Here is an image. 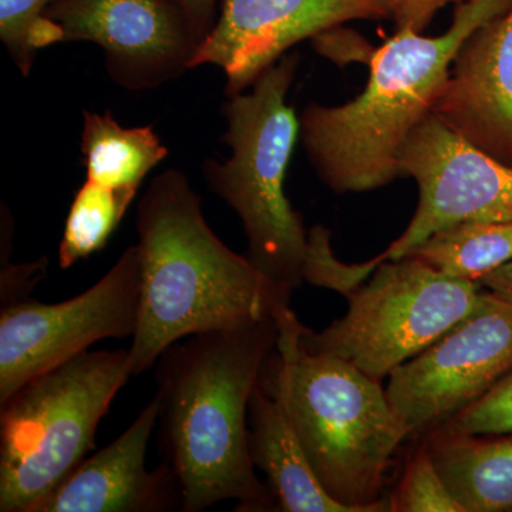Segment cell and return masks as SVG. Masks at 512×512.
<instances>
[{"instance_id":"6da1fadb","label":"cell","mask_w":512,"mask_h":512,"mask_svg":"<svg viewBox=\"0 0 512 512\" xmlns=\"http://www.w3.org/2000/svg\"><path fill=\"white\" fill-rule=\"evenodd\" d=\"M275 313L237 328L210 330L171 345L156 380L161 450L184 512L221 501L237 511H275L249 453V402L278 342Z\"/></svg>"},{"instance_id":"7a4b0ae2","label":"cell","mask_w":512,"mask_h":512,"mask_svg":"<svg viewBox=\"0 0 512 512\" xmlns=\"http://www.w3.org/2000/svg\"><path fill=\"white\" fill-rule=\"evenodd\" d=\"M137 234L143 284L128 349L133 376L147 372L178 340L247 325L291 305L248 256L215 235L181 171L154 178L138 204Z\"/></svg>"},{"instance_id":"3957f363","label":"cell","mask_w":512,"mask_h":512,"mask_svg":"<svg viewBox=\"0 0 512 512\" xmlns=\"http://www.w3.org/2000/svg\"><path fill=\"white\" fill-rule=\"evenodd\" d=\"M512 0L458 3L440 36L397 29L370 57L365 90L340 106L309 104L301 138L316 174L336 194L380 190L402 177L399 153L433 113L458 50L485 23L504 15Z\"/></svg>"},{"instance_id":"277c9868","label":"cell","mask_w":512,"mask_h":512,"mask_svg":"<svg viewBox=\"0 0 512 512\" xmlns=\"http://www.w3.org/2000/svg\"><path fill=\"white\" fill-rule=\"evenodd\" d=\"M275 315L278 342L261 382L285 397L313 473L350 512H389L384 481L409 434L386 387L340 357L303 348L291 305Z\"/></svg>"},{"instance_id":"5b68a950","label":"cell","mask_w":512,"mask_h":512,"mask_svg":"<svg viewBox=\"0 0 512 512\" xmlns=\"http://www.w3.org/2000/svg\"><path fill=\"white\" fill-rule=\"evenodd\" d=\"M298 56L288 55L265 70L249 92L222 106L228 130L222 141L231 157L205 161V181L237 212L248 241V259L291 302L299 288L308 249L301 214L285 194V177L301 121L288 104Z\"/></svg>"},{"instance_id":"8992f818","label":"cell","mask_w":512,"mask_h":512,"mask_svg":"<svg viewBox=\"0 0 512 512\" xmlns=\"http://www.w3.org/2000/svg\"><path fill=\"white\" fill-rule=\"evenodd\" d=\"M131 375L127 350H86L0 404V511L33 512L94 448Z\"/></svg>"},{"instance_id":"52a82bcc","label":"cell","mask_w":512,"mask_h":512,"mask_svg":"<svg viewBox=\"0 0 512 512\" xmlns=\"http://www.w3.org/2000/svg\"><path fill=\"white\" fill-rule=\"evenodd\" d=\"M483 289L404 255L383 261L346 296L345 316L322 332L303 326L299 340L309 352L340 357L383 382L470 316Z\"/></svg>"},{"instance_id":"ba28073f","label":"cell","mask_w":512,"mask_h":512,"mask_svg":"<svg viewBox=\"0 0 512 512\" xmlns=\"http://www.w3.org/2000/svg\"><path fill=\"white\" fill-rule=\"evenodd\" d=\"M143 264L128 247L97 284L60 303L22 299L0 312V404L33 377L104 339L133 338L140 318Z\"/></svg>"},{"instance_id":"9c48e42d","label":"cell","mask_w":512,"mask_h":512,"mask_svg":"<svg viewBox=\"0 0 512 512\" xmlns=\"http://www.w3.org/2000/svg\"><path fill=\"white\" fill-rule=\"evenodd\" d=\"M512 369V303L483 289L474 312L387 377L409 434L421 439L473 406Z\"/></svg>"},{"instance_id":"30bf717a","label":"cell","mask_w":512,"mask_h":512,"mask_svg":"<svg viewBox=\"0 0 512 512\" xmlns=\"http://www.w3.org/2000/svg\"><path fill=\"white\" fill-rule=\"evenodd\" d=\"M402 177L419 187V204L402 235L379 255L399 259L443 229L512 220V168L468 143L431 113L399 153Z\"/></svg>"},{"instance_id":"8fae6325","label":"cell","mask_w":512,"mask_h":512,"mask_svg":"<svg viewBox=\"0 0 512 512\" xmlns=\"http://www.w3.org/2000/svg\"><path fill=\"white\" fill-rule=\"evenodd\" d=\"M45 16L63 42L99 45L110 79L134 92L191 70L202 43L178 0H55Z\"/></svg>"},{"instance_id":"7c38bea8","label":"cell","mask_w":512,"mask_h":512,"mask_svg":"<svg viewBox=\"0 0 512 512\" xmlns=\"http://www.w3.org/2000/svg\"><path fill=\"white\" fill-rule=\"evenodd\" d=\"M386 18H392V0H224L192 69L221 67L225 93L235 96L303 40L353 20Z\"/></svg>"},{"instance_id":"4fadbf2b","label":"cell","mask_w":512,"mask_h":512,"mask_svg":"<svg viewBox=\"0 0 512 512\" xmlns=\"http://www.w3.org/2000/svg\"><path fill=\"white\" fill-rule=\"evenodd\" d=\"M158 412L154 397L120 437L84 458L33 512L183 511L180 487L167 464L156 471L146 466Z\"/></svg>"},{"instance_id":"5bb4252c","label":"cell","mask_w":512,"mask_h":512,"mask_svg":"<svg viewBox=\"0 0 512 512\" xmlns=\"http://www.w3.org/2000/svg\"><path fill=\"white\" fill-rule=\"evenodd\" d=\"M433 113L512 168V6L460 47Z\"/></svg>"},{"instance_id":"9a60e30c","label":"cell","mask_w":512,"mask_h":512,"mask_svg":"<svg viewBox=\"0 0 512 512\" xmlns=\"http://www.w3.org/2000/svg\"><path fill=\"white\" fill-rule=\"evenodd\" d=\"M249 453L268 480L275 511L350 512L313 473L285 397L259 379L249 402Z\"/></svg>"},{"instance_id":"2e32d148","label":"cell","mask_w":512,"mask_h":512,"mask_svg":"<svg viewBox=\"0 0 512 512\" xmlns=\"http://www.w3.org/2000/svg\"><path fill=\"white\" fill-rule=\"evenodd\" d=\"M421 441L463 512H512V431L474 434L437 427Z\"/></svg>"},{"instance_id":"e0dca14e","label":"cell","mask_w":512,"mask_h":512,"mask_svg":"<svg viewBox=\"0 0 512 512\" xmlns=\"http://www.w3.org/2000/svg\"><path fill=\"white\" fill-rule=\"evenodd\" d=\"M82 153L87 181L111 188H140L168 156L153 127L127 128L104 114L83 111Z\"/></svg>"},{"instance_id":"ac0fdd59","label":"cell","mask_w":512,"mask_h":512,"mask_svg":"<svg viewBox=\"0 0 512 512\" xmlns=\"http://www.w3.org/2000/svg\"><path fill=\"white\" fill-rule=\"evenodd\" d=\"M414 255L451 278L480 282L512 259V220L467 222L421 242Z\"/></svg>"},{"instance_id":"d6986e66","label":"cell","mask_w":512,"mask_h":512,"mask_svg":"<svg viewBox=\"0 0 512 512\" xmlns=\"http://www.w3.org/2000/svg\"><path fill=\"white\" fill-rule=\"evenodd\" d=\"M136 188H111L87 181L74 195L59 248L67 269L106 247L137 195Z\"/></svg>"},{"instance_id":"ffe728a7","label":"cell","mask_w":512,"mask_h":512,"mask_svg":"<svg viewBox=\"0 0 512 512\" xmlns=\"http://www.w3.org/2000/svg\"><path fill=\"white\" fill-rule=\"evenodd\" d=\"M53 2L0 0V39L22 76H29L37 50L63 42L60 26L45 16Z\"/></svg>"},{"instance_id":"44dd1931","label":"cell","mask_w":512,"mask_h":512,"mask_svg":"<svg viewBox=\"0 0 512 512\" xmlns=\"http://www.w3.org/2000/svg\"><path fill=\"white\" fill-rule=\"evenodd\" d=\"M387 501L389 512H463L423 441L407 461L399 484Z\"/></svg>"},{"instance_id":"7402d4cb","label":"cell","mask_w":512,"mask_h":512,"mask_svg":"<svg viewBox=\"0 0 512 512\" xmlns=\"http://www.w3.org/2000/svg\"><path fill=\"white\" fill-rule=\"evenodd\" d=\"M329 239L330 232L320 225L309 231L302 278L309 284L342 293L346 298L357 286L362 285L382 262L376 256L365 264H343L333 255Z\"/></svg>"},{"instance_id":"603a6c76","label":"cell","mask_w":512,"mask_h":512,"mask_svg":"<svg viewBox=\"0 0 512 512\" xmlns=\"http://www.w3.org/2000/svg\"><path fill=\"white\" fill-rule=\"evenodd\" d=\"M440 427L474 434L512 431V369L478 402Z\"/></svg>"},{"instance_id":"cb8c5ba5","label":"cell","mask_w":512,"mask_h":512,"mask_svg":"<svg viewBox=\"0 0 512 512\" xmlns=\"http://www.w3.org/2000/svg\"><path fill=\"white\" fill-rule=\"evenodd\" d=\"M463 2L466 0H392V18L397 29L410 28L421 33L444 6Z\"/></svg>"},{"instance_id":"d4e9b609","label":"cell","mask_w":512,"mask_h":512,"mask_svg":"<svg viewBox=\"0 0 512 512\" xmlns=\"http://www.w3.org/2000/svg\"><path fill=\"white\" fill-rule=\"evenodd\" d=\"M46 271V259L35 264L20 266L6 265L2 268V306L22 301L30 289L42 281Z\"/></svg>"},{"instance_id":"484cf974","label":"cell","mask_w":512,"mask_h":512,"mask_svg":"<svg viewBox=\"0 0 512 512\" xmlns=\"http://www.w3.org/2000/svg\"><path fill=\"white\" fill-rule=\"evenodd\" d=\"M217 2L218 0H178L201 42L207 39L217 22Z\"/></svg>"},{"instance_id":"4316f807","label":"cell","mask_w":512,"mask_h":512,"mask_svg":"<svg viewBox=\"0 0 512 512\" xmlns=\"http://www.w3.org/2000/svg\"><path fill=\"white\" fill-rule=\"evenodd\" d=\"M484 289L501 296L505 301L512 303V259L480 279Z\"/></svg>"}]
</instances>
